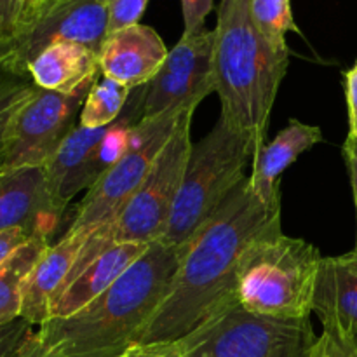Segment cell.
Segmentation results:
<instances>
[{
	"mask_svg": "<svg viewBox=\"0 0 357 357\" xmlns=\"http://www.w3.org/2000/svg\"><path fill=\"white\" fill-rule=\"evenodd\" d=\"M100 72L98 52L75 42H59L44 49L28 66L31 82L59 94H73L93 84Z\"/></svg>",
	"mask_w": 357,
	"mask_h": 357,
	"instance_id": "cell-18",
	"label": "cell"
},
{
	"mask_svg": "<svg viewBox=\"0 0 357 357\" xmlns=\"http://www.w3.org/2000/svg\"><path fill=\"white\" fill-rule=\"evenodd\" d=\"M31 237L20 227L0 229V264L30 241Z\"/></svg>",
	"mask_w": 357,
	"mask_h": 357,
	"instance_id": "cell-29",
	"label": "cell"
},
{
	"mask_svg": "<svg viewBox=\"0 0 357 357\" xmlns=\"http://www.w3.org/2000/svg\"><path fill=\"white\" fill-rule=\"evenodd\" d=\"M100 2H103V3H105V6H107V3H108V2H110V0H100Z\"/></svg>",
	"mask_w": 357,
	"mask_h": 357,
	"instance_id": "cell-32",
	"label": "cell"
},
{
	"mask_svg": "<svg viewBox=\"0 0 357 357\" xmlns=\"http://www.w3.org/2000/svg\"><path fill=\"white\" fill-rule=\"evenodd\" d=\"M345 101H347L349 135L357 138V61L344 72Z\"/></svg>",
	"mask_w": 357,
	"mask_h": 357,
	"instance_id": "cell-28",
	"label": "cell"
},
{
	"mask_svg": "<svg viewBox=\"0 0 357 357\" xmlns=\"http://www.w3.org/2000/svg\"><path fill=\"white\" fill-rule=\"evenodd\" d=\"M146 6L149 0H110L107 3L108 35L139 24Z\"/></svg>",
	"mask_w": 357,
	"mask_h": 357,
	"instance_id": "cell-25",
	"label": "cell"
},
{
	"mask_svg": "<svg viewBox=\"0 0 357 357\" xmlns=\"http://www.w3.org/2000/svg\"><path fill=\"white\" fill-rule=\"evenodd\" d=\"M211 93H216L215 30L181 35L146 86L143 119L195 110Z\"/></svg>",
	"mask_w": 357,
	"mask_h": 357,
	"instance_id": "cell-12",
	"label": "cell"
},
{
	"mask_svg": "<svg viewBox=\"0 0 357 357\" xmlns=\"http://www.w3.org/2000/svg\"><path fill=\"white\" fill-rule=\"evenodd\" d=\"M323 333L316 344V357H357V335L335 321H321Z\"/></svg>",
	"mask_w": 357,
	"mask_h": 357,
	"instance_id": "cell-24",
	"label": "cell"
},
{
	"mask_svg": "<svg viewBox=\"0 0 357 357\" xmlns=\"http://www.w3.org/2000/svg\"><path fill=\"white\" fill-rule=\"evenodd\" d=\"M9 77L0 91V173L47 166L77 128V115L96 80L73 94H59L24 82V77Z\"/></svg>",
	"mask_w": 357,
	"mask_h": 357,
	"instance_id": "cell-6",
	"label": "cell"
},
{
	"mask_svg": "<svg viewBox=\"0 0 357 357\" xmlns=\"http://www.w3.org/2000/svg\"><path fill=\"white\" fill-rule=\"evenodd\" d=\"M131 93L132 91L129 87L122 86L117 80L108 77L96 79L82 105L79 124L89 129L107 128L114 124L124 114Z\"/></svg>",
	"mask_w": 357,
	"mask_h": 357,
	"instance_id": "cell-21",
	"label": "cell"
},
{
	"mask_svg": "<svg viewBox=\"0 0 357 357\" xmlns=\"http://www.w3.org/2000/svg\"><path fill=\"white\" fill-rule=\"evenodd\" d=\"M323 142L319 126L291 119L272 142L265 143L251 164L250 183L267 206L281 204V174L307 150Z\"/></svg>",
	"mask_w": 357,
	"mask_h": 357,
	"instance_id": "cell-15",
	"label": "cell"
},
{
	"mask_svg": "<svg viewBox=\"0 0 357 357\" xmlns=\"http://www.w3.org/2000/svg\"><path fill=\"white\" fill-rule=\"evenodd\" d=\"M121 357H185L181 342H152V344H136Z\"/></svg>",
	"mask_w": 357,
	"mask_h": 357,
	"instance_id": "cell-27",
	"label": "cell"
},
{
	"mask_svg": "<svg viewBox=\"0 0 357 357\" xmlns=\"http://www.w3.org/2000/svg\"><path fill=\"white\" fill-rule=\"evenodd\" d=\"M86 237L87 234H65L49 246L24 286L21 319L31 326L51 319L52 305L65 288Z\"/></svg>",
	"mask_w": 357,
	"mask_h": 357,
	"instance_id": "cell-16",
	"label": "cell"
},
{
	"mask_svg": "<svg viewBox=\"0 0 357 357\" xmlns=\"http://www.w3.org/2000/svg\"><path fill=\"white\" fill-rule=\"evenodd\" d=\"M44 2H45V3H47V2H49V0H44Z\"/></svg>",
	"mask_w": 357,
	"mask_h": 357,
	"instance_id": "cell-34",
	"label": "cell"
},
{
	"mask_svg": "<svg viewBox=\"0 0 357 357\" xmlns=\"http://www.w3.org/2000/svg\"><path fill=\"white\" fill-rule=\"evenodd\" d=\"M211 10L213 0H181V14H183V33L181 35H194L206 30V17Z\"/></svg>",
	"mask_w": 357,
	"mask_h": 357,
	"instance_id": "cell-26",
	"label": "cell"
},
{
	"mask_svg": "<svg viewBox=\"0 0 357 357\" xmlns=\"http://www.w3.org/2000/svg\"><path fill=\"white\" fill-rule=\"evenodd\" d=\"M257 149L222 117L211 131L192 145L190 159L160 241L183 248L213 218L246 178Z\"/></svg>",
	"mask_w": 357,
	"mask_h": 357,
	"instance_id": "cell-7",
	"label": "cell"
},
{
	"mask_svg": "<svg viewBox=\"0 0 357 357\" xmlns=\"http://www.w3.org/2000/svg\"><path fill=\"white\" fill-rule=\"evenodd\" d=\"M149 248L150 244L142 243H124L108 248L59 293L51 309V317H66L79 312L117 282Z\"/></svg>",
	"mask_w": 357,
	"mask_h": 357,
	"instance_id": "cell-17",
	"label": "cell"
},
{
	"mask_svg": "<svg viewBox=\"0 0 357 357\" xmlns=\"http://www.w3.org/2000/svg\"><path fill=\"white\" fill-rule=\"evenodd\" d=\"M342 153H344L345 164H347L349 176H351V185L352 192H354V204H356V246L354 253H357V138L354 136L347 135V139L344 143V149H342Z\"/></svg>",
	"mask_w": 357,
	"mask_h": 357,
	"instance_id": "cell-30",
	"label": "cell"
},
{
	"mask_svg": "<svg viewBox=\"0 0 357 357\" xmlns=\"http://www.w3.org/2000/svg\"><path fill=\"white\" fill-rule=\"evenodd\" d=\"M289 66V49H278L258 30L251 0H222L215 26V77L220 117L258 150L265 145L272 108Z\"/></svg>",
	"mask_w": 357,
	"mask_h": 357,
	"instance_id": "cell-3",
	"label": "cell"
},
{
	"mask_svg": "<svg viewBox=\"0 0 357 357\" xmlns=\"http://www.w3.org/2000/svg\"><path fill=\"white\" fill-rule=\"evenodd\" d=\"M10 357H49V354L45 352V349L42 347L37 331L30 330L26 337L23 338L20 347L16 349V352Z\"/></svg>",
	"mask_w": 357,
	"mask_h": 357,
	"instance_id": "cell-31",
	"label": "cell"
},
{
	"mask_svg": "<svg viewBox=\"0 0 357 357\" xmlns=\"http://www.w3.org/2000/svg\"><path fill=\"white\" fill-rule=\"evenodd\" d=\"M145 94L146 86L132 91L124 114L107 128L89 129L77 124L54 159L44 166L52 195L63 208H68L79 192L89 190L121 160L128 150L132 126L143 119Z\"/></svg>",
	"mask_w": 357,
	"mask_h": 357,
	"instance_id": "cell-10",
	"label": "cell"
},
{
	"mask_svg": "<svg viewBox=\"0 0 357 357\" xmlns=\"http://www.w3.org/2000/svg\"><path fill=\"white\" fill-rule=\"evenodd\" d=\"M44 0H0V47L13 44L44 10Z\"/></svg>",
	"mask_w": 357,
	"mask_h": 357,
	"instance_id": "cell-23",
	"label": "cell"
},
{
	"mask_svg": "<svg viewBox=\"0 0 357 357\" xmlns=\"http://www.w3.org/2000/svg\"><path fill=\"white\" fill-rule=\"evenodd\" d=\"M251 16L258 30L278 49H288L289 31L302 33L293 16L291 0H251Z\"/></svg>",
	"mask_w": 357,
	"mask_h": 357,
	"instance_id": "cell-22",
	"label": "cell"
},
{
	"mask_svg": "<svg viewBox=\"0 0 357 357\" xmlns=\"http://www.w3.org/2000/svg\"><path fill=\"white\" fill-rule=\"evenodd\" d=\"M281 204L267 206L250 176L229 195L213 218L185 244L166 298L139 344L178 342L237 303L241 264L255 241L282 230Z\"/></svg>",
	"mask_w": 357,
	"mask_h": 357,
	"instance_id": "cell-1",
	"label": "cell"
},
{
	"mask_svg": "<svg viewBox=\"0 0 357 357\" xmlns=\"http://www.w3.org/2000/svg\"><path fill=\"white\" fill-rule=\"evenodd\" d=\"M312 357H316V349H314V356Z\"/></svg>",
	"mask_w": 357,
	"mask_h": 357,
	"instance_id": "cell-33",
	"label": "cell"
},
{
	"mask_svg": "<svg viewBox=\"0 0 357 357\" xmlns=\"http://www.w3.org/2000/svg\"><path fill=\"white\" fill-rule=\"evenodd\" d=\"M194 112H183L169 142L164 145L153 162L149 176L129 197L114 222L87 234L66 284L110 246L124 243L152 244L164 236L194 145L190 136Z\"/></svg>",
	"mask_w": 357,
	"mask_h": 357,
	"instance_id": "cell-5",
	"label": "cell"
},
{
	"mask_svg": "<svg viewBox=\"0 0 357 357\" xmlns=\"http://www.w3.org/2000/svg\"><path fill=\"white\" fill-rule=\"evenodd\" d=\"M323 258L314 244L282 230L260 237L241 264L237 303L255 316L310 319Z\"/></svg>",
	"mask_w": 357,
	"mask_h": 357,
	"instance_id": "cell-4",
	"label": "cell"
},
{
	"mask_svg": "<svg viewBox=\"0 0 357 357\" xmlns=\"http://www.w3.org/2000/svg\"><path fill=\"white\" fill-rule=\"evenodd\" d=\"M65 211L52 195L44 166L0 173V229L20 227L30 237L51 239Z\"/></svg>",
	"mask_w": 357,
	"mask_h": 357,
	"instance_id": "cell-13",
	"label": "cell"
},
{
	"mask_svg": "<svg viewBox=\"0 0 357 357\" xmlns=\"http://www.w3.org/2000/svg\"><path fill=\"white\" fill-rule=\"evenodd\" d=\"M49 246L51 244L45 237H31L23 248L0 264V324L2 326L21 317L24 286Z\"/></svg>",
	"mask_w": 357,
	"mask_h": 357,
	"instance_id": "cell-20",
	"label": "cell"
},
{
	"mask_svg": "<svg viewBox=\"0 0 357 357\" xmlns=\"http://www.w3.org/2000/svg\"><path fill=\"white\" fill-rule=\"evenodd\" d=\"M181 115L183 112L142 119L132 126L126 153L87 190L65 234H89L98 227L114 222L129 197L149 176Z\"/></svg>",
	"mask_w": 357,
	"mask_h": 357,
	"instance_id": "cell-9",
	"label": "cell"
},
{
	"mask_svg": "<svg viewBox=\"0 0 357 357\" xmlns=\"http://www.w3.org/2000/svg\"><path fill=\"white\" fill-rule=\"evenodd\" d=\"M108 35V10L100 0H49L35 23L13 44L0 47V66L13 77H28V66L44 49L75 42L100 52Z\"/></svg>",
	"mask_w": 357,
	"mask_h": 357,
	"instance_id": "cell-11",
	"label": "cell"
},
{
	"mask_svg": "<svg viewBox=\"0 0 357 357\" xmlns=\"http://www.w3.org/2000/svg\"><path fill=\"white\" fill-rule=\"evenodd\" d=\"M314 312L357 335V253L324 257L314 293Z\"/></svg>",
	"mask_w": 357,
	"mask_h": 357,
	"instance_id": "cell-19",
	"label": "cell"
},
{
	"mask_svg": "<svg viewBox=\"0 0 357 357\" xmlns=\"http://www.w3.org/2000/svg\"><path fill=\"white\" fill-rule=\"evenodd\" d=\"M167 54L169 51L160 35L139 23L107 35L98 52L100 72L135 91L152 82Z\"/></svg>",
	"mask_w": 357,
	"mask_h": 357,
	"instance_id": "cell-14",
	"label": "cell"
},
{
	"mask_svg": "<svg viewBox=\"0 0 357 357\" xmlns=\"http://www.w3.org/2000/svg\"><path fill=\"white\" fill-rule=\"evenodd\" d=\"M183 250L155 241L117 282L84 309L40 324L38 340L49 357H121L139 344L169 291Z\"/></svg>",
	"mask_w": 357,
	"mask_h": 357,
	"instance_id": "cell-2",
	"label": "cell"
},
{
	"mask_svg": "<svg viewBox=\"0 0 357 357\" xmlns=\"http://www.w3.org/2000/svg\"><path fill=\"white\" fill-rule=\"evenodd\" d=\"M310 319H274L239 303L181 338L185 357H312L317 344Z\"/></svg>",
	"mask_w": 357,
	"mask_h": 357,
	"instance_id": "cell-8",
	"label": "cell"
}]
</instances>
